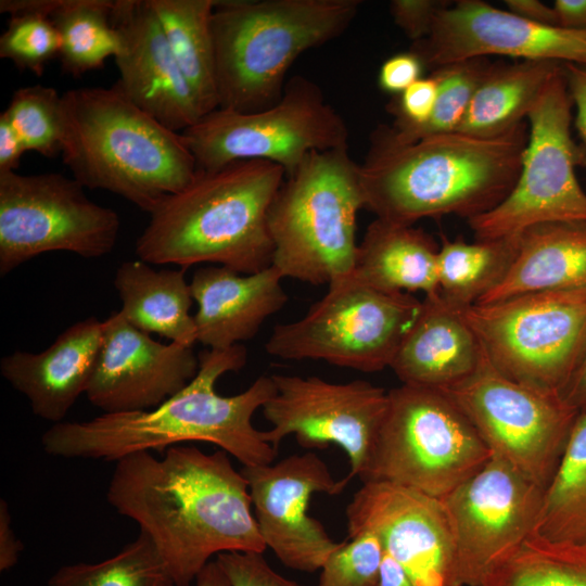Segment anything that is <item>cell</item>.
<instances>
[{"instance_id":"1","label":"cell","mask_w":586,"mask_h":586,"mask_svg":"<svg viewBox=\"0 0 586 586\" xmlns=\"http://www.w3.org/2000/svg\"><path fill=\"white\" fill-rule=\"evenodd\" d=\"M107 502L152 542L175 586H190L213 556L264 552L247 481L222 449L173 446L115 462Z\"/></svg>"},{"instance_id":"2","label":"cell","mask_w":586,"mask_h":586,"mask_svg":"<svg viewBox=\"0 0 586 586\" xmlns=\"http://www.w3.org/2000/svg\"><path fill=\"white\" fill-rule=\"evenodd\" d=\"M199 360L195 378L158 406L52 424L41 436L43 450L65 459L116 462L138 451L204 442L217 445L243 467L272 463L278 450L264 441L252 422L256 410L276 392L271 375H260L242 393L224 396L217 393L216 382L245 366L246 348L240 344L205 348Z\"/></svg>"},{"instance_id":"3","label":"cell","mask_w":586,"mask_h":586,"mask_svg":"<svg viewBox=\"0 0 586 586\" xmlns=\"http://www.w3.org/2000/svg\"><path fill=\"white\" fill-rule=\"evenodd\" d=\"M527 139L524 122L494 137L453 131L409 143L394 141L380 125L359 165L365 208L407 226L422 218L469 220L485 214L513 189Z\"/></svg>"},{"instance_id":"4","label":"cell","mask_w":586,"mask_h":586,"mask_svg":"<svg viewBox=\"0 0 586 586\" xmlns=\"http://www.w3.org/2000/svg\"><path fill=\"white\" fill-rule=\"evenodd\" d=\"M284 178L281 166L262 160L198 171L150 214L136 255L153 265L212 263L243 275L270 267L268 212Z\"/></svg>"},{"instance_id":"5","label":"cell","mask_w":586,"mask_h":586,"mask_svg":"<svg viewBox=\"0 0 586 586\" xmlns=\"http://www.w3.org/2000/svg\"><path fill=\"white\" fill-rule=\"evenodd\" d=\"M62 158L84 188L115 193L151 214L196 176L194 157L175 132L114 84L62 93Z\"/></svg>"},{"instance_id":"6","label":"cell","mask_w":586,"mask_h":586,"mask_svg":"<svg viewBox=\"0 0 586 586\" xmlns=\"http://www.w3.org/2000/svg\"><path fill=\"white\" fill-rule=\"evenodd\" d=\"M360 0H216L211 17L218 107L256 112L276 104L305 51L341 36Z\"/></svg>"},{"instance_id":"7","label":"cell","mask_w":586,"mask_h":586,"mask_svg":"<svg viewBox=\"0 0 586 586\" xmlns=\"http://www.w3.org/2000/svg\"><path fill=\"white\" fill-rule=\"evenodd\" d=\"M361 208L359 165L347 148L310 153L285 176L270 205L271 266L283 279L313 285L349 276Z\"/></svg>"},{"instance_id":"8","label":"cell","mask_w":586,"mask_h":586,"mask_svg":"<svg viewBox=\"0 0 586 586\" xmlns=\"http://www.w3.org/2000/svg\"><path fill=\"white\" fill-rule=\"evenodd\" d=\"M491 457L470 421L444 392L402 383L388 391L386 412L359 479L443 498Z\"/></svg>"},{"instance_id":"9","label":"cell","mask_w":586,"mask_h":586,"mask_svg":"<svg viewBox=\"0 0 586 586\" xmlns=\"http://www.w3.org/2000/svg\"><path fill=\"white\" fill-rule=\"evenodd\" d=\"M328 288L301 319L273 328L265 344L267 354L284 360H323L361 372L390 368L422 301L410 293L370 288L352 275Z\"/></svg>"},{"instance_id":"10","label":"cell","mask_w":586,"mask_h":586,"mask_svg":"<svg viewBox=\"0 0 586 586\" xmlns=\"http://www.w3.org/2000/svg\"><path fill=\"white\" fill-rule=\"evenodd\" d=\"M181 136L198 171L262 160L281 166L286 176L313 152L347 148L348 128L320 87L296 75L272 106L247 113L218 107Z\"/></svg>"},{"instance_id":"11","label":"cell","mask_w":586,"mask_h":586,"mask_svg":"<svg viewBox=\"0 0 586 586\" xmlns=\"http://www.w3.org/2000/svg\"><path fill=\"white\" fill-rule=\"evenodd\" d=\"M460 311L499 372L562 396L586 346V290L526 293Z\"/></svg>"},{"instance_id":"12","label":"cell","mask_w":586,"mask_h":586,"mask_svg":"<svg viewBox=\"0 0 586 586\" xmlns=\"http://www.w3.org/2000/svg\"><path fill=\"white\" fill-rule=\"evenodd\" d=\"M572 105L562 65L526 117L528 139L513 189L495 208L468 220L476 240L513 239L549 222L586 224V191L575 175L582 153L571 137Z\"/></svg>"},{"instance_id":"13","label":"cell","mask_w":586,"mask_h":586,"mask_svg":"<svg viewBox=\"0 0 586 586\" xmlns=\"http://www.w3.org/2000/svg\"><path fill=\"white\" fill-rule=\"evenodd\" d=\"M441 391L470 421L492 455L546 488L577 415L562 396L509 379L484 351L469 377Z\"/></svg>"},{"instance_id":"14","label":"cell","mask_w":586,"mask_h":586,"mask_svg":"<svg viewBox=\"0 0 586 586\" xmlns=\"http://www.w3.org/2000/svg\"><path fill=\"white\" fill-rule=\"evenodd\" d=\"M120 219L58 173H0V275L47 252L99 258L115 246Z\"/></svg>"},{"instance_id":"15","label":"cell","mask_w":586,"mask_h":586,"mask_svg":"<svg viewBox=\"0 0 586 586\" xmlns=\"http://www.w3.org/2000/svg\"><path fill=\"white\" fill-rule=\"evenodd\" d=\"M545 488L492 455L441 498L455 545L456 586H483L532 535Z\"/></svg>"},{"instance_id":"16","label":"cell","mask_w":586,"mask_h":586,"mask_svg":"<svg viewBox=\"0 0 586 586\" xmlns=\"http://www.w3.org/2000/svg\"><path fill=\"white\" fill-rule=\"evenodd\" d=\"M276 392L262 407L271 424L262 431L275 449L294 434L304 448L341 447L348 456L346 486L360 477L370 461L383 422L388 391L364 380L332 383L319 377L271 375Z\"/></svg>"},{"instance_id":"17","label":"cell","mask_w":586,"mask_h":586,"mask_svg":"<svg viewBox=\"0 0 586 586\" xmlns=\"http://www.w3.org/2000/svg\"><path fill=\"white\" fill-rule=\"evenodd\" d=\"M410 51L432 71L489 55L586 66V29L534 23L481 0H459L437 14L430 34Z\"/></svg>"},{"instance_id":"18","label":"cell","mask_w":586,"mask_h":586,"mask_svg":"<svg viewBox=\"0 0 586 586\" xmlns=\"http://www.w3.org/2000/svg\"><path fill=\"white\" fill-rule=\"evenodd\" d=\"M345 514L348 536L372 532L413 586H456L454 536L441 498L367 482L353 495Z\"/></svg>"},{"instance_id":"19","label":"cell","mask_w":586,"mask_h":586,"mask_svg":"<svg viewBox=\"0 0 586 586\" xmlns=\"http://www.w3.org/2000/svg\"><path fill=\"white\" fill-rule=\"evenodd\" d=\"M259 533L285 566L314 573L340 545L323 525L308 515L315 493L337 495L345 485L335 481L321 458L307 451L276 463L243 467Z\"/></svg>"},{"instance_id":"20","label":"cell","mask_w":586,"mask_h":586,"mask_svg":"<svg viewBox=\"0 0 586 586\" xmlns=\"http://www.w3.org/2000/svg\"><path fill=\"white\" fill-rule=\"evenodd\" d=\"M199 369V355L192 347L155 341L118 310L103 320L101 345L85 394L103 413L148 410L184 388Z\"/></svg>"},{"instance_id":"21","label":"cell","mask_w":586,"mask_h":586,"mask_svg":"<svg viewBox=\"0 0 586 586\" xmlns=\"http://www.w3.org/2000/svg\"><path fill=\"white\" fill-rule=\"evenodd\" d=\"M112 23L120 38L115 82L139 109L182 132L203 116L149 0H115Z\"/></svg>"},{"instance_id":"22","label":"cell","mask_w":586,"mask_h":586,"mask_svg":"<svg viewBox=\"0 0 586 586\" xmlns=\"http://www.w3.org/2000/svg\"><path fill=\"white\" fill-rule=\"evenodd\" d=\"M97 317L65 329L40 353L15 351L0 360V373L29 402L35 416L62 422L77 398L86 393L102 340Z\"/></svg>"},{"instance_id":"23","label":"cell","mask_w":586,"mask_h":586,"mask_svg":"<svg viewBox=\"0 0 586 586\" xmlns=\"http://www.w3.org/2000/svg\"><path fill=\"white\" fill-rule=\"evenodd\" d=\"M282 279L272 266L251 275L224 266L199 267L190 282L198 304L196 342L226 349L254 337L288 301Z\"/></svg>"},{"instance_id":"24","label":"cell","mask_w":586,"mask_h":586,"mask_svg":"<svg viewBox=\"0 0 586 586\" xmlns=\"http://www.w3.org/2000/svg\"><path fill=\"white\" fill-rule=\"evenodd\" d=\"M482 354L460 309L437 293L424 296L421 311L390 368L403 384L443 390L469 377Z\"/></svg>"},{"instance_id":"25","label":"cell","mask_w":586,"mask_h":586,"mask_svg":"<svg viewBox=\"0 0 586 586\" xmlns=\"http://www.w3.org/2000/svg\"><path fill=\"white\" fill-rule=\"evenodd\" d=\"M566 290H586L585 222H549L522 232L505 278L476 304Z\"/></svg>"},{"instance_id":"26","label":"cell","mask_w":586,"mask_h":586,"mask_svg":"<svg viewBox=\"0 0 586 586\" xmlns=\"http://www.w3.org/2000/svg\"><path fill=\"white\" fill-rule=\"evenodd\" d=\"M435 240L421 228L375 218L358 244L352 276L384 292L438 293Z\"/></svg>"},{"instance_id":"27","label":"cell","mask_w":586,"mask_h":586,"mask_svg":"<svg viewBox=\"0 0 586 586\" xmlns=\"http://www.w3.org/2000/svg\"><path fill=\"white\" fill-rule=\"evenodd\" d=\"M186 268L155 270L136 259L119 265L114 286L122 301L119 310L135 328L157 333L170 342L192 347L196 342L191 285Z\"/></svg>"},{"instance_id":"28","label":"cell","mask_w":586,"mask_h":586,"mask_svg":"<svg viewBox=\"0 0 586 586\" xmlns=\"http://www.w3.org/2000/svg\"><path fill=\"white\" fill-rule=\"evenodd\" d=\"M562 65L553 61L491 64L456 131L494 137L515 127L527 117L544 87Z\"/></svg>"},{"instance_id":"29","label":"cell","mask_w":586,"mask_h":586,"mask_svg":"<svg viewBox=\"0 0 586 586\" xmlns=\"http://www.w3.org/2000/svg\"><path fill=\"white\" fill-rule=\"evenodd\" d=\"M216 0H149L203 115L218 109L211 17Z\"/></svg>"},{"instance_id":"30","label":"cell","mask_w":586,"mask_h":586,"mask_svg":"<svg viewBox=\"0 0 586 586\" xmlns=\"http://www.w3.org/2000/svg\"><path fill=\"white\" fill-rule=\"evenodd\" d=\"M533 536L586 547V413L577 412L553 475L545 488Z\"/></svg>"},{"instance_id":"31","label":"cell","mask_w":586,"mask_h":586,"mask_svg":"<svg viewBox=\"0 0 586 586\" xmlns=\"http://www.w3.org/2000/svg\"><path fill=\"white\" fill-rule=\"evenodd\" d=\"M518 250V238L476 240L442 237L437 253L438 294L462 309L480 302L508 272Z\"/></svg>"},{"instance_id":"32","label":"cell","mask_w":586,"mask_h":586,"mask_svg":"<svg viewBox=\"0 0 586 586\" xmlns=\"http://www.w3.org/2000/svg\"><path fill=\"white\" fill-rule=\"evenodd\" d=\"M111 0H51L48 17L61 39L59 59L64 73L80 77L103 67L120 50L111 18Z\"/></svg>"},{"instance_id":"33","label":"cell","mask_w":586,"mask_h":586,"mask_svg":"<svg viewBox=\"0 0 586 586\" xmlns=\"http://www.w3.org/2000/svg\"><path fill=\"white\" fill-rule=\"evenodd\" d=\"M48 586H175L156 548L139 533L114 556L95 563L61 566Z\"/></svg>"},{"instance_id":"34","label":"cell","mask_w":586,"mask_h":586,"mask_svg":"<svg viewBox=\"0 0 586 586\" xmlns=\"http://www.w3.org/2000/svg\"><path fill=\"white\" fill-rule=\"evenodd\" d=\"M483 586H586V547L531 535Z\"/></svg>"},{"instance_id":"35","label":"cell","mask_w":586,"mask_h":586,"mask_svg":"<svg viewBox=\"0 0 586 586\" xmlns=\"http://www.w3.org/2000/svg\"><path fill=\"white\" fill-rule=\"evenodd\" d=\"M487 58H476L448 64L432 71L438 82L436 102L430 118L421 125H383L396 142L409 143L419 139L456 131L462 123L479 82L489 68Z\"/></svg>"},{"instance_id":"36","label":"cell","mask_w":586,"mask_h":586,"mask_svg":"<svg viewBox=\"0 0 586 586\" xmlns=\"http://www.w3.org/2000/svg\"><path fill=\"white\" fill-rule=\"evenodd\" d=\"M27 151L52 157L62 151V94L34 85L17 89L3 111Z\"/></svg>"},{"instance_id":"37","label":"cell","mask_w":586,"mask_h":586,"mask_svg":"<svg viewBox=\"0 0 586 586\" xmlns=\"http://www.w3.org/2000/svg\"><path fill=\"white\" fill-rule=\"evenodd\" d=\"M60 48L61 39L54 24L39 12L12 14L0 37V58L37 76L43 74L50 61L59 58Z\"/></svg>"},{"instance_id":"38","label":"cell","mask_w":586,"mask_h":586,"mask_svg":"<svg viewBox=\"0 0 586 586\" xmlns=\"http://www.w3.org/2000/svg\"><path fill=\"white\" fill-rule=\"evenodd\" d=\"M348 537L324 561L318 586H377L384 557L380 539L369 531Z\"/></svg>"},{"instance_id":"39","label":"cell","mask_w":586,"mask_h":586,"mask_svg":"<svg viewBox=\"0 0 586 586\" xmlns=\"http://www.w3.org/2000/svg\"><path fill=\"white\" fill-rule=\"evenodd\" d=\"M215 560L231 586H302L273 571L263 552L227 551L217 555Z\"/></svg>"},{"instance_id":"40","label":"cell","mask_w":586,"mask_h":586,"mask_svg":"<svg viewBox=\"0 0 586 586\" xmlns=\"http://www.w3.org/2000/svg\"><path fill=\"white\" fill-rule=\"evenodd\" d=\"M438 92L434 75L422 77L409 86L397 100L392 101L387 111L394 115V124L421 125L432 115Z\"/></svg>"},{"instance_id":"41","label":"cell","mask_w":586,"mask_h":586,"mask_svg":"<svg viewBox=\"0 0 586 586\" xmlns=\"http://www.w3.org/2000/svg\"><path fill=\"white\" fill-rule=\"evenodd\" d=\"M450 3L444 0H393L390 13L406 36L417 42L430 34L437 14Z\"/></svg>"},{"instance_id":"42","label":"cell","mask_w":586,"mask_h":586,"mask_svg":"<svg viewBox=\"0 0 586 586\" xmlns=\"http://www.w3.org/2000/svg\"><path fill=\"white\" fill-rule=\"evenodd\" d=\"M423 63L413 52L398 53L388 58L379 72V86L388 93L400 94L422 78Z\"/></svg>"},{"instance_id":"43","label":"cell","mask_w":586,"mask_h":586,"mask_svg":"<svg viewBox=\"0 0 586 586\" xmlns=\"http://www.w3.org/2000/svg\"><path fill=\"white\" fill-rule=\"evenodd\" d=\"M564 75L572 103L576 107L575 125L582 139V164L586 167V66L564 63Z\"/></svg>"},{"instance_id":"44","label":"cell","mask_w":586,"mask_h":586,"mask_svg":"<svg viewBox=\"0 0 586 586\" xmlns=\"http://www.w3.org/2000/svg\"><path fill=\"white\" fill-rule=\"evenodd\" d=\"M27 152L21 138L2 112L0 114V173L15 171Z\"/></svg>"},{"instance_id":"45","label":"cell","mask_w":586,"mask_h":586,"mask_svg":"<svg viewBox=\"0 0 586 586\" xmlns=\"http://www.w3.org/2000/svg\"><path fill=\"white\" fill-rule=\"evenodd\" d=\"M23 549L12 526L8 502L0 500V571L12 569L18 561Z\"/></svg>"},{"instance_id":"46","label":"cell","mask_w":586,"mask_h":586,"mask_svg":"<svg viewBox=\"0 0 586 586\" xmlns=\"http://www.w3.org/2000/svg\"><path fill=\"white\" fill-rule=\"evenodd\" d=\"M508 11L527 21L558 26L553 7L539 0H506Z\"/></svg>"},{"instance_id":"47","label":"cell","mask_w":586,"mask_h":586,"mask_svg":"<svg viewBox=\"0 0 586 586\" xmlns=\"http://www.w3.org/2000/svg\"><path fill=\"white\" fill-rule=\"evenodd\" d=\"M562 397L577 412L586 413V346L563 391Z\"/></svg>"},{"instance_id":"48","label":"cell","mask_w":586,"mask_h":586,"mask_svg":"<svg viewBox=\"0 0 586 586\" xmlns=\"http://www.w3.org/2000/svg\"><path fill=\"white\" fill-rule=\"evenodd\" d=\"M552 7L558 26L586 29V0H556Z\"/></svg>"},{"instance_id":"49","label":"cell","mask_w":586,"mask_h":586,"mask_svg":"<svg viewBox=\"0 0 586 586\" xmlns=\"http://www.w3.org/2000/svg\"><path fill=\"white\" fill-rule=\"evenodd\" d=\"M377 586H413L404 569L384 552Z\"/></svg>"},{"instance_id":"50","label":"cell","mask_w":586,"mask_h":586,"mask_svg":"<svg viewBox=\"0 0 586 586\" xmlns=\"http://www.w3.org/2000/svg\"><path fill=\"white\" fill-rule=\"evenodd\" d=\"M195 586H231L216 560L209 561L195 578Z\"/></svg>"}]
</instances>
